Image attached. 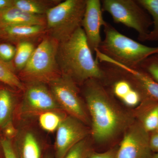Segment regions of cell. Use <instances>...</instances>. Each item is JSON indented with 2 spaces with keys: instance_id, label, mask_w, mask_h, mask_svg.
<instances>
[{
  "instance_id": "10",
  "label": "cell",
  "mask_w": 158,
  "mask_h": 158,
  "mask_svg": "<svg viewBox=\"0 0 158 158\" xmlns=\"http://www.w3.org/2000/svg\"><path fill=\"white\" fill-rule=\"evenodd\" d=\"M149 136L140 122L131 126L117 150L116 158H152Z\"/></svg>"
},
{
  "instance_id": "4",
  "label": "cell",
  "mask_w": 158,
  "mask_h": 158,
  "mask_svg": "<svg viewBox=\"0 0 158 158\" xmlns=\"http://www.w3.org/2000/svg\"><path fill=\"white\" fill-rule=\"evenodd\" d=\"M59 42L47 34L34 50L27 65L19 73L27 83L49 84L61 75L56 56Z\"/></svg>"
},
{
  "instance_id": "12",
  "label": "cell",
  "mask_w": 158,
  "mask_h": 158,
  "mask_svg": "<svg viewBox=\"0 0 158 158\" xmlns=\"http://www.w3.org/2000/svg\"><path fill=\"white\" fill-rule=\"evenodd\" d=\"M101 1L86 0V7L81 23L88 45L92 52L98 48L102 41L101 28L106 21L102 15Z\"/></svg>"
},
{
  "instance_id": "26",
  "label": "cell",
  "mask_w": 158,
  "mask_h": 158,
  "mask_svg": "<svg viewBox=\"0 0 158 158\" xmlns=\"http://www.w3.org/2000/svg\"><path fill=\"white\" fill-rule=\"evenodd\" d=\"M16 47L10 43H0V59L3 62H12L15 56Z\"/></svg>"
},
{
  "instance_id": "32",
  "label": "cell",
  "mask_w": 158,
  "mask_h": 158,
  "mask_svg": "<svg viewBox=\"0 0 158 158\" xmlns=\"http://www.w3.org/2000/svg\"><path fill=\"white\" fill-rule=\"evenodd\" d=\"M152 158H158V152L153 153Z\"/></svg>"
},
{
  "instance_id": "15",
  "label": "cell",
  "mask_w": 158,
  "mask_h": 158,
  "mask_svg": "<svg viewBox=\"0 0 158 158\" xmlns=\"http://www.w3.org/2000/svg\"><path fill=\"white\" fill-rule=\"evenodd\" d=\"M15 150L18 158H41V150L37 136L31 131H22L15 136Z\"/></svg>"
},
{
  "instance_id": "7",
  "label": "cell",
  "mask_w": 158,
  "mask_h": 158,
  "mask_svg": "<svg viewBox=\"0 0 158 158\" xmlns=\"http://www.w3.org/2000/svg\"><path fill=\"white\" fill-rule=\"evenodd\" d=\"M48 85L61 110L83 123L88 122L87 111L80 96L77 84L71 78L61 74Z\"/></svg>"
},
{
  "instance_id": "28",
  "label": "cell",
  "mask_w": 158,
  "mask_h": 158,
  "mask_svg": "<svg viewBox=\"0 0 158 158\" xmlns=\"http://www.w3.org/2000/svg\"><path fill=\"white\" fill-rule=\"evenodd\" d=\"M116 152L113 148L103 152H92L88 158H116Z\"/></svg>"
},
{
  "instance_id": "23",
  "label": "cell",
  "mask_w": 158,
  "mask_h": 158,
  "mask_svg": "<svg viewBox=\"0 0 158 158\" xmlns=\"http://www.w3.org/2000/svg\"><path fill=\"white\" fill-rule=\"evenodd\" d=\"M137 67L158 83V53L148 57Z\"/></svg>"
},
{
  "instance_id": "2",
  "label": "cell",
  "mask_w": 158,
  "mask_h": 158,
  "mask_svg": "<svg viewBox=\"0 0 158 158\" xmlns=\"http://www.w3.org/2000/svg\"><path fill=\"white\" fill-rule=\"evenodd\" d=\"M84 84L83 94L91 116L92 137L98 142L109 141L123 128L124 115L101 81L91 79Z\"/></svg>"
},
{
  "instance_id": "27",
  "label": "cell",
  "mask_w": 158,
  "mask_h": 158,
  "mask_svg": "<svg viewBox=\"0 0 158 158\" xmlns=\"http://www.w3.org/2000/svg\"><path fill=\"white\" fill-rule=\"evenodd\" d=\"M5 158H18L11 139L4 137L0 141Z\"/></svg>"
},
{
  "instance_id": "25",
  "label": "cell",
  "mask_w": 158,
  "mask_h": 158,
  "mask_svg": "<svg viewBox=\"0 0 158 158\" xmlns=\"http://www.w3.org/2000/svg\"><path fill=\"white\" fill-rule=\"evenodd\" d=\"M112 67L115 75L119 77L118 80L113 84V92L117 97L122 100L134 88L127 80L117 76L112 66Z\"/></svg>"
},
{
  "instance_id": "14",
  "label": "cell",
  "mask_w": 158,
  "mask_h": 158,
  "mask_svg": "<svg viewBox=\"0 0 158 158\" xmlns=\"http://www.w3.org/2000/svg\"><path fill=\"white\" fill-rule=\"evenodd\" d=\"M46 33V26H9L0 28V39L17 44L23 41H32Z\"/></svg>"
},
{
  "instance_id": "34",
  "label": "cell",
  "mask_w": 158,
  "mask_h": 158,
  "mask_svg": "<svg viewBox=\"0 0 158 158\" xmlns=\"http://www.w3.org/2000/svg\"><path fill=\"white\" fill-rule=\"evenodd\" d=\"M157 130H158V129H157Z\"/></svg>"
},
{
  "instance_id": "18",
  "label": "cell",
  "mask_w": 158,
  "mask_h": 158,
  "mask_svg": "<svg viewBox=\"0 0 158 158\" xmlns=\"http://www.w3.org/2000/svg\"><path fill=\"white\" fill-rule=\"evenodd\" d=\"M14 102V96L10 90L0 88V128L2 129L12 122Z\"/></svg>"
},
{
  "instance_id": "8",
  "label": "cell",
  "mask_w": 158,
  "mask_h": 158,
  "mask_svg": "<svg viewBox=\"0 0 158 158\" xmlns=\"http://www.w3.org/2000/svg\"><path fill=\"white\" fill-rule=\"evenodd\" d=\"M98 61L113 65L118 77L127 80L141 94L143 100L149 99L158 102V83L138 67L132 68L120 64L102 54L95 52Z\"/></svg>"
},
{
  "instance_id": "13",
  "label": "cell",
  "mask_w": 158,
  "mask_h": 158,
  "mask_svg": "<svg viewBox=\"0 0 158 158\" xmlns=\"http://www.w3.org/2000/svg\"><path fill=\"white\" fill-rule=\"evenodd\" d=\"M21 25L46 26L45 15L30 14L12 6L0 11V28Z\"/></svg>"
},
{
  "instance_id": "5",
  "label": "cell",
  "mask_w": 158,
  "mask_h": 158,
  "mask_svg": "<svg viewBox=\"0 0 158 158\" xmlns=\"http://www.w3.org/2000/svg\"><path fill=\"white\" fill-rule=\"evenodd\" d=\"M86 0L61 1L46 13L47 34L58 42L64 41L81 27Z\"/></svg>"
},
{
  "instance_id": "24",
  "label": "cell",
  "mask_w": 158,
  "mask_h": 158,
  "mask_svg": "<svg viewBox=\"0 0 158 158\" xmlns=\"http://www.w3.org/2000/svg\"><path fill=\"white\" fill-rule=\"evenodd\" d=\"M92 152L85 138L72 148L64 158H88Z\"/></svg>"
},
{
  "instance_id": "6",
  "label": "cell",
  "mask_w": 158,
  "mask_h": 158,
  "mask_svg": "<svg viewBox=\"0 0 158 158\" xmlns=\"http://www.w3.org/2000/svg\"><path fill=\"white\" fill-rule=\"evenodd\" d=\"M101 3L102 11L109 13L114 22L134 29L140 41H146L152 19L137 0H102Z\"/></svg>"
},
{
  "instance_id": "33",
  "label": "cell",
  "mask_w": 158,
  "mask_h": 158,
  "mask_svg": "<svg viewBox=\"0 0 158 158\" xmlns=\"http://www.w3.org/2000/svg\"><path fill=\"white\" fill-rule=\"evenodd\" d=\"M44 158H54V157L50 154H47L45 156Z\"/></svg>"
},
{
  "instance_id": "30",
  "label": "cell",
  "mask_w": 158,
  "mask_h": 158,
  "mask_svg": "<svg viewBox=\"0 0 158 158\" xmlns=\"http://www.w3.org/2000/svg\"><path fill=\"white\" fill-rule=\"evenodd\" d=\"M2 130L5 135V137L11 140L12 138L15 137L18 133L17 131L15 128L12 122L7 124L5 127L3 128Z\"/></svg>"
},
{
  "instance_id": "9",
  "label": "cell",
  "mask_w": 158,
  "mask_h": 158,
  "mask_svg": "<svg viewBox=\"0 0 158 158\" xmlns=\"http://www.w3.org/2000/svg\"><path fill=\"white\" fill-rule=\"evenodd\" d=\"M24 90L21 110L26 115L39 116L48 111L62 110L46 84L38 82L27 83Z\"/></svg>"
},
{
  "instance_id": "16",
  "label": "cell",
  "mask_w": 158,
  "mask_h": 158,
  "mask_svg": "<svg viewBox=\"0 0 158 158\" xmlns=\"http://www.w3.org/2000/svg\"><path fill=\"white\" fill-rule=\"evenodd\" d=\"M59 0H12V6L37 15H45L48 11L59 4Z\"/></svg>"
},
{
  "instance_id": "20",
  "label": "cell",
  "mask_w": 158,
  "mask_h": 158,
  "mask_svg": "<svg viewBox=\"0 0 158 158\" xmlns=\"http://www.w3.org/2000/svg\"><path fill=\"white\" fill-rule=\"evenodd\" d=\"M13 63H7L0 59V83L20 90H24L25 86L16 75Z\"/></svg>"
},
{
  "instance_id": "19",
  "label": "cell",
  "mask_w": 158,
  "mask_h": 158,
  "mask_svg": "<svg viewBox=\"0 0 158 158\" xmlns=\"http://www.w3.org/2000/svg\"><path fill=\"white\" fill-rule=\"evenodd\" d=\"M35 48L32 41H23L17 44L15 56L12 61L15 71L19 72L25 67Z\"/></svg>"
},
{
  "instance_id": "31",
  "label": "cell",
  "mask_w": 158,
  "mask_h": 158,
  "mask_svg": "<svg viewBox=\"0 0 158 158\" xmlns=\"http://www.w3.org/2000/svg\"><path fill=\"white\" fill-rule=\"evenodd\" d=\"M12 0H0V11L12 6Z\"/></svg>"
},
{
  "instance_id": "3",
  "label": "cell",
  "mask_w": 158,
  "mask_h": 158,
  "mask_svg": "<svg viewBox=\"0 0 158 158\" xmlns=\"http://www.w3.org/2000/svg\"><path fill=\"white\" fill-rule=\"evenodd\" d=\"M104 27L105 37L98 50L112 60L135 68L148 57L158 53V46H147L121 34L110 23Z\"/></svg>"
},
{
  "instance_id": "29",
  "label": "cell",
  "mask_w": 158,
  "mask_h": 158,
  "mask_svg": "<svg viewBox=\"0 0 158 158\" xmlns=\"http://www.w3.org/2000/svg\"><path fill=\"white\" fill-rule=\"evenodd\" d=\"M149 143L151 149L153 153L158 152V130L150 133Z\"/></svg>"
},
{
  "instance_id": "21",
  "label": "cell",
  "mask_w": 158,
  "mask_h": 158,
  "mask_svg": "<svg viewBox=\"0 0 158 158\" xmlns=\"http://www.w3.org/2000/svg\"><path fill=\"white\" fill-rule=\"evenodd\" d=\"M140 6L148 12L152 21L153 28L148 35L146 41L158 40V0H137Z\"/></svg>"
},
{
  "instance_id": "11",
  "label": "cell",
  "mask_w": 158,
  "mask_h": 158,
  "mask_svg": "<svg viewBox=\"0 0 158 158\" xmlns=\"http://www.w3.org/2000/svg\"><path fill=\"white\" fill-rule=\"evenodd\" d=\"M54 158H64L69 150L85 139L89 131L79 119L66 116L57 130Z\"/></svg>"
},
{
  "instance_id": "22",
  "label": "cell",
  "mask_w": 158,
  "mask_h": 158,
  "mask_svg": "<svg viewBox=\"0 0 158 158\" xmlns=\"http://www.w3.org/2000/svg\"><path fill=\"white\" fill-rule=\"evenodd\" d=\"M59 111H51L41 113L39 115L40 125L48 132L57 131L66 116Z\"/></svg>"
},
{
  "instance_id": "1",
  "label": "cell",
  "mask_w": 158,
  "mask_h": 158,
  "mask_svg": "<svg viewBox=\"0 0 158 158\" xmlns=\"http://www.w3.org/2000/svg\"><path fill=\"white\" fill-rule=\"evenodd\" d=\"M56 59L61 74L70 77L77 84L91 79L102 81L108 78L106 65L94 58L81 27L68 39L59 43Z\"/></svg>"
},
{
  "instance_id": "17",
  "label": "cell",
  "mask_w": 158,
  "mask_h": 158,
  "mask_svg": "<svg viewBox=\"0 0 158 158\" xmlns=\"http://www.w3.org/2000/svg\"><path fill=\"white\" fill-rule=\"evenodd\" d=\"M142 107L140 123L148 133L157 130L158 127V102L146 99L141 102Z\"/></svg>"
},
{
  "instance_id": "35",
  "label": "cell",
  "mask_w": 158,
  "mask_h": 158,
  "mask_svg": "<svg viewBox=\"0 0 158 158\" xmlns=\"http://www.w3.org/2000/svg\"><path fill=\"white\" fill-rule=\"evenodd\" d=\"M1 88V87H0V88Z\"/></svg>"
}]
</instances>
